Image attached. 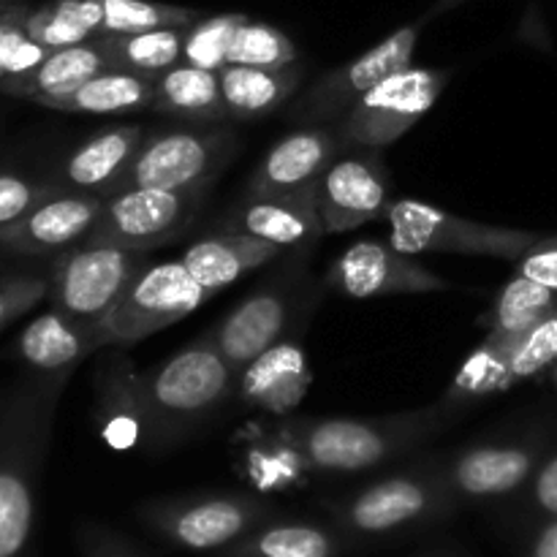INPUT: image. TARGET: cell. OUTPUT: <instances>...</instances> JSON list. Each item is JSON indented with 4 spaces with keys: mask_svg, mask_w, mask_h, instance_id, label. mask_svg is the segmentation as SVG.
<instances>
[{
    "mask_svg": "<svg viewBox=\"0 0 557 557\" xmlns=\"http://www.w3.org/2000/svg\"><path fill=\"white\" fill-rule=\"evenodd\" d=\"M0 3H16V0H0Z\"/></svg>",
    "mask_w": 557,
    "mask_h": 557,
    "instance_id": "47",
    "label": "cell"
},
{
    "mask_svg": "<svg viewBox=\"0 0 557 557\" xmlns=\"http://www.w3.org/2000/svg\"><path fill=\"white\" fill-rule=\"evenodd\" d=\"M49 297V277L41 275H9L0 277V330L36 308Z\"/></svg>",
    "mask_w": 557,
    "mask_h": 557,
    "instance_id": "40",
    "label": "cell"
},
{
    "mask_svg": "<svg viewBox=\"0 0 557 557\" xmlns=\"http://www.w3.org/2000/svg\"><path fill=\"white\" fill-rule=\"evenodd\" d=\"M76 549L82 557H150L117 531L92 522L76 528Z\"/></svg>",
    "mask_w": 557,
    "mask_h": 557,
    "instance_id": "42",
    "label": "cell"
},
{
    "mask_svg": "<svg viewBox=\"0 0 557 557\" xmlns=\"http://www.w3.org/2000/svg\"><path fill=\"white\" fill-rule=\"evenodd\" d=\"M101 210L103 196L60 190L3 228L0 248L20 256H60L87 243Z\"/></svg>",
    "mask_w": 557,
    "mask_h": 557,
    "instance_id": "18",
    "label": "cell"
},
{
    "mask_svg": "<svg viewBox=\"0 0 557 557\" xmlns=\"http://www.w3.org/2000/svg\"><path fill=\"white\" fill-rule=\"evenodd\" d=\"M248 14H212L201 16L185 30L183 63L199 65L207 71H221L228 63V49Z\"/></svg>",
    "mask_w": 557,
    "mask_h": 557,
    "instance_id": "37",
    "label": "cell"
},
{
    "mask_svg": "<svg viewBox=\"0 0 557 557\" xmlns=\"http://www.w3.org/2000/svg\"><path fill=\"white\" fill-rule=\"evenodd\" d=\"M207 190L131 188L103 196V210L87 243L150 250L174 243L199 215Z\"/></svg>",
    "mask_w": 557,
    "mask_h": 557,
    "instance_id": "14",
    "label": "cell"
},
{
    "mask_svg": "<svg viewBox=\"0 0 557 557\" xmlns=\"http://www.w3.org/2000/svg\"><path fill=\"white\" fill-rule=\"evenodd\" d=\"M354 547L337 525L270 517L232 547L210 557H343Z\"/></svg>",
    "mask_w": 557,
    "mask_h": 557,
    "instance_id": "23",
    "label": "cell"
},
{
    "mask_svg": "<svg viewBox=\"0 0 557 557\" xmlns=\"http://www.w3.org/2000/svg\"><path fill=\"white\" fill-rule=\"evenodd\" d=\"M98 417H101L103 438L114 449H128L145 435V419H141L139 392H136V373L120 368L117 375H107V384L98 386Z\"/></svg>",
    "mask_w": 557,
    "mask_h": 557,
    "instance_id": "33",
    "label": "cell"
},
{
    "mask_svg": "<svg viewBox=\"0 0 557 557\" xmlns=\"http://www.w3.org/2000/svg\"><path fill=\"white\" fill-rule=\"evenodd\" d=\"M544 457H547L544 433H528L476 441L430 460L446 493L460 509L473 504H495L522 493Z\"/></svg>",
    "mask_w": 557,
    "mask_h": 557,
    "instance_id": "9",
    "label": "cell"
},
{
    "mask_svg": "<svg viewBox=\"0 0 557 557\" xmlns=\"http://www.w3.org/2000/svg\"><path fill=\"white\" fill-rule=\"evenodd\" d=\"M152 112L166 114L177 123H232L223 101L218 71L199 69L180 60L172 69L156 74V101Z\"/></svg>",
    "mask_w": 557,
    "mask_h": 557,
    "instance_id": "25",
    "label": "cell"
},
{
    "mask_svg": "<svg viewBox=\"0 0 557 557\" xmlns=\"http://www.w3.org/2000/svg\"><path fill=\"white\" fill-rule=\"evenodd\" d=\"M428 557H446V555H428Z\"/></svg>",
    "mask_w": 557,
    "mask_h": 557,
    "instance_id": "48",
    "label": "cell"
},
{
    "mask_svg": "<svg viewBox=\"0 0 557 557\" xmlns=\"http://www.w3.org/2000/svg\"><path fill=\"white\" fill-rule=\"evenodd\" d=\"M188 27H158V30L96 36L107 52L112 69L156 76L183 60V44Z\"/></svg>",
    "mask_w": 557,
    "mask_h": 557,
    "instance_id": "31",
    "label": "cell"
},
{
    "mask_svg": "<svg viewBox=\"0 0 557 557\" xmlns=\"http://www.w3.org/2000/svg\"><path fill=\"white\" fill-rule=\"evenodd\" d=\"M392 205V180L381 150L346 147L315 183V210L324 234H346L379 221Z\"/></svg>",
    "mask_w": 557,
    "mask_h": 557,
    "instance_id": "15",
    "label": "cell"
},
{
    "mask_svg": "<svg viewBox=\"0 0 557 557\" xmlns=\"http://www.w3.org/2000/svg\"><path fill=\"white\" fill-rule=\"evenodd\" d=\"M223 101L232 123L267 117L294 98L302 85V63L286 69H256V65H223Z\"/></svg>",
    "mask_w": 557,
    "mask_h": 557,
    "instance_id": "27",
    "label": "cell"
},
{
    "mask_svg": "<svg viewBox=\"0 0 557 557\" xmlns=\"http://www.w3.org/2000/svg\"><path fill=\"white\" fill-rule=\"evenodd\" d=\"M212 294L183 261H147L128 283L120 302L101 324V346L128 348L177 324L199 310Z\"/></svg>",
    "mask_w": 557,
    "mask_h": 557,
    "instance_id": "11",
    "label": "cell"
},
{
    "mask_svg": "<svg viewBox=\"0 0 557 557\" xmlns=\"http://www.w3.org/2000/svg\"><path fill=\"white\" fill-rule=\"evenodd\" d=\"M98 9H101L98 36L158 30V27H188L205 16L199 9L156 3V0H98Z\"/></svg>",
    "mask_w": 557,
    "mask_h": 557,
    "instance_id": "34",
    "label": "cell"
},
{
    "mask_svg": "<svg viewBox=\"0 0 557 557\" xmlns=\"http://www.w3.org/2000/svg\"><path fill=\"white\" fill-rule=\"evenodd\" d=\"M557 310V294L544 288L542 283L531 281V277L511 275L509 281L500 286L495 294V302L487 313L479 319V326L487 330V335L500 337H517L549 313Z\"/></svg>",
    "mask_w": 557,
    "mask_h": 557,
    "instance_id": "30",
    "label": "cell"
},
{
    "mask_svg": "<svg viewBox=\"0 0 557 557\" xmlns=\"http://www.w3.org/2000/svg\"><path fill=\"white\" fill-rule=\"evenodd\" d=\"M428 22V16H422V20L397 27L395 33L381 38L375 47H370L359 58L319 76L297 98V103H292L288 120L294 125H335L370 87H375L395 71L411 65L419 36H422V27Z\"/></svg>",
    "mask_w": 557,
    "mask_h": 557,
    "instance_id": "13",
    "label": "cell"
},
{
    "mask_svg": "<svg viewBox=\"0 0 557 557\" xmlns=\"http://www.w3.org/2000/svg\"><path fill=\"white\" fill-rule=\"evenodd\" d=\"M112 69L107 52H103L101 41L90 38V41L74 44V47H63L49 52L30 74H25L22 79L9 82L3 87V96L25 98V101L38 103L44 107L52 98L65 96V92L76 90L79 85H85L87 79L98 76L101 71Z\"/></svg>",
    "mask_w": 557,
    "mask_h": 557,
    "instance_id": "26",
    "label": "cell"
},
{
    "mask_svg": "<svg viewBox=\"0 0 557 557\" xmlns=\"http://www.w3.org/2000/svg\"><path fill=\"white\" fill-rule=\"evenodd\" d=\"M455 422L444 406L375 419H288L277 428L308 473L351 476L406 457Z\"/></svg>",
    "mask_w": 557,
    "mask_h": 557,
    "instance_id": "2",
    "label": "cell"
},
{
    "mask_svg": "<svg viewBox=\"0 0 557 557\" xmlns=\"http://www.w3.org/2000/svg\"><path fill=\"white\" fill-rule=\"evenodd\" d=\"M549 381H553V386L557 389V362L549 368Z\"/></svg>",
    "mask_w": 557,
    "mask_h": 557,
    "instance_id": "46",
    "label": "cell"
},
{
    "mask_svg": "<svg viewBox=\"0 0 557 557\" xmlns=\"http://www.w3.org/2000/svg\"><path fill=\"white\" fill-rule=\"evenodd\" d=\"M525 557H557V520L544 522L539 528Z\"/></svg>",
    "mask_w": 557,
    "mask_h": 557,
    "instance_id": "44",
    "label": "cell"
},
{
    "mask_svg": "<svg viewBox=\"0 0 557 557\" xmlns=\"http://www.w3.org/2000/svg\"><path fill=\"white\" fill-rule=\"evenodd\" d=\"M145 136V125H112L107 131H98L90 139L76 145L49 172V177L60 190L107 196Z\"/></svg>",
    "mask_w": 557,
    "mask_h": 557,
    "instance_id": "20",
    "label": "cell"
},
{
    "mask_svg": "<svg viewBox=\"0 0 557 557\" xmlns=\"http://www.w3.org/2000/svg\"><path fill=\"white\" fill-rule=\"evenodd\" d=\"M228 63L256 65V69H286V65L299 63V49L277 27L248 20L234 36L232 49H228Z\"/></svg>",
    "mask_w": 557,
    "mask_h": 557,
    "instance_id": "36",
    "label": "cell"
},
{
    "mask_svg": "<svg viewBox=\"0 0 557 557\" xmlns=\"http://www.w3.org/2000/svg\"><path fill=\"white\" fill-rule=\"evenodd\" d=\"M52 194H60V188L49 174L27 177V174L0 172V232L25 218L33 207H38Z\"/></svg>",
    "mask_w": 557,
    "mask_h": 557,
    "instance_id": "39",
    "label": "cell"
},
{
    "mask_svg": "<svg viewBox=\"0 0 557 557\" xmlns=\"http://www.w3.org/2000/svg\"><path fill=\"white\" fill-rule=\"evenodd\" d=\"M283 250L277 245L264 243V239L248 237L239 232H223L207 234V237L196 239L194 245L183 250L180 261L188 267L190 275L201 283L210 294H218L221 288L232 286L237 277L248 275V272L259 270V267L270 264Z\"/></svg>",
    "mask_w": 557,
    "mask_h": 557,
    "instance_id": "24",
    "label": "cell"
},
{
    "mask_svg": "<svg viewBox=\"0 0 557 557\" xmlns=\"http://www.w3.org/2000/svg\"><path fill=\"white\" fill-rule=\"evenodd\" d=\"M305 326L277 341L239 373L237 386L245 403L264 411H292L308 392V359L299 343Z\"/></svg>",
    "mask_w": 557,
    "mask_h": 557,
    "instance_id": "21",
    "label": "cell"
},
{
    "mask_svg": "<svg viewBox=\"0 0 557 557\" xmlns=\"http://www.w3.org/2000/svg\"><path fill=\"white\" fill-rule=\"evenodd\" d=\"M33 5L22 3H0V90L9 82L22 79L30 74L38 63L49 54L41 44L27 36V14Z\"/></svg>",
    "mask_w": 557,
    "mask_h": 557,
    "instance_id": "35",
    "label": "cell"
},
{
    "mask_svg": "<svg viewBox=\"0 0 557 557\" xmlns=\"http://www.w3.org/2000/svg\"><path fill=\"white\" fill-rule=\"evenodd\" d=\"M346 150L335 125H299L261 156L245 183V194H299L313 190L335 156Z\"/></svg>",
    "mask_w": 557,
    "mask_h": 557,
    "instance_id": "17",
    "label": "cell"
},
{
    "mask_svg": "<svg viewBox=\"0 0 557 557\" xmlns=\"http://www.w3.org/2000/svg\"><path fill=\"white\" fill-rule=\"evenodd\" d=\"M237 379V370L207 335L136 373L147 451L172 449L188 438L234 395Z\"/></svg>",
    "mask_w": 557,
    "mask_h": 557,
    "instance_id": "3",
    "label": "cell"
},
{
    "mask_svg": "<svg viewBox=\"0 0 557 557\" xmlns=\"http://www.w3.org/2000/svg\"><path fill=\"white\" fill-rule=\"evenodd\" d=\"M319 302V286L310 281L302 259H294L272 281L256 288L237 308L228 310L210 332H205L237 375L256 357L308 324Z\"/></svg>",
    "mask_w": 557,
    "mask_h": 557,
    "instance_id": "6",
    "label": "cell"
},
{
    "mask_svg": "<svg viewBox=\"0 0 557 557\" xmlns=\"http://www.w3.org/2000/svg\"><path fill=\"white\" fill-rule=\"evenodd\" d=\"M152 101H156V76L109 69L76 90L47 101L44 109L71 114H125L152 109Z\"/></svg>",
    "mask_w": 557,
    "mask_h": 557,
    "instance_id": "28",
    "label": "cell"
},
{
    "mask_svg": "<svg viewBox=\"0 0 557 557\" xmlns=\"http://www.w3.org/2000/svg\"><path fill=\"white\" fill-rule=\"evenodd\" d=\"M237 150V131L228 123H183L177 128L147 131L107 196L131 188L210 190Z\"/></svg>",
    "mask_w": 557,
    "mask_h": 557,
    "instance_id": "5",
    "label": "cell"
},
{
    "mask_svg": "<svg viewBox=\"0 0 557 557\" xmlns=\"http://www.w3.org/2000/svg\"><path fill=\"white\" fill-rule=\"evenodd\" d=\"M449 79V69H424L413 63L389 74L335 123L343 145L368 150L395 145L438 103Z\"/></svg>",
    "mask_w": 557,
    "mask_h": 557,
    "instance_id": "12",
    "label": "cell"
},
{
    "mask_svg": "<svg viewBox=\"0 0 557 557\" xmlns=\"http://www.w3.org/2000/svg\"><path fill=\"white\" fill-rule=\"evenodd\" d=\"M525 495L528 511H531V517L542 520V525L557 520V451L553 455L547 451V457L539 462L536 473L525 484Z\"/></svg>",
    "mask_w": 557,
    "mask_h": 557,
    "instance_id": "41",
    "label": "cell"
},
{
    "mask_svg": "<svg viewBox=\"0 0 557 557\" xmlns=\"http://www.w3.org/2000/svg\"><path fill=\"white\" fill-rule=\"evenodd\" d=\"M96 348H103L96 330L54 308L36 315L16 341L22 362L36 375H71Z\"/></svg>",
    "mask_w": 557,
    "mask_h": 557,
    "instance_id": "22",
    "label": "cell"
},
{
    "mask_svg": "<svg viewBox=\"0 0 557 557\" xmlns=\"http://www.w3.org/2000/svg\"><path fill=\"white\" fill-rule=\"evenodd\" d=\"M226 228L264 239L281 250H308L326 237L315 210V188L299 194H243L226 215Z\"/></svg>",
    "mask_w": 557,
    "mask_h": 557,
    "instance_id": "19",
    "label": "cell"
},
{
    "mask_svg": "<svg viewBox=\"0 0 557 557\" xmlns=\"http://www.w3.org/2000/svg\"><path fill=\"white\" fill-rule=\"evenodd\" d=\"M69 375H38L0 400V557H33L38 484Z\"/></svg>",
    "mask_w": 557,
    "mask_h": 557,
    "instance_id": "1",
    "label": "cell"
},
{
    "mask_svg": "<svg viewBox=\"0 0 557 557\" xmlns=\"http://www.w3.org/2000/svg\"><path fill=\"white\" fill-rule=\"evenodd\" d=\"M27 36L44 49L74 47L98 36L96 0H47L27 14Z\"/></svg>",
    "mask_w": 557,
    "mask_h": 557,
    "instance_id": "32",
    "label": "cell"
},
{
    "mask_svg": "<svg viewBox=\"0 0 557 557\" xmlns=\"http://www.w3.org/2000/svg\"><path fill=\"white\" fill-rule=\"evenodd\" d=\"M384 221L392 228L389 243L408 256L455 253L517 261L531 245L544 237L542 232H528V228L468 221V218L451 215V212L424 205L419 199L392 201Z\"/></svg>",
    "mask_w": 557,
    "mask_h": 557,
    "instance_id": "8",
    "label": "cell"
},
{
    "mask_svg": "<svg viewBox=\"0 0 557 557\" xmlns=\"http://www.w3.org/2000/svg\"><path fill=\"white\" fill-rule=\"evenodd\" d=\"M557 362V310L515 337L509 357V384L549 373Z\"/></svg>",
    "mask_w": 557,
    "mask_h": 557,
    "instance_id": "38",
    "label": "cell"
},
{
    "mask_svg": "<svg viewBox=\"0 0 557 557\" xmlns=\"http://www.w3.org/2000/svg\"><path fill=\"white\" fill-rule=\"evenodd\" d=\"M136 517L172 547L210 557L275 517V509L259 495L194 493L147 500L136 509Z\"/></svg>",
    "mask_w": 557,
    "mask_h": 557,
    "instance_id": "7",
    "label": "cell"
},
{
    "mask_svg": "<svg viewBox=\"0 0 557 557\" xmlns=\"http://www.w3.org/2000/svg\"><path fill=\"white\" fill-rule=\"evenodd\" d=\"M517 275L531 277L557 294V234H544L517 259Z\"/></svg>",
    "mask_w": 557,
    "mask_h": 557,
    "instance_id": "43",
    "label": "cell"
},
{
    "mask_svg": "<svg viewBox=\"0 0 557 557\" xmlns=\"http://www.w3.org/2000/svg\"><path fill=\"white\" fill-rule=\"evenodd\" d=\"M326 283L348 299H379L389 294L449 292L451 283L419 264L392 243L359 239L326 270Z\"/></svg>",
    "mask_w": 557,
    "mask_h": 557,
    "instance_id": "16",
    "label": "cell"
},
{
    "mask_svg": "<svg viewBox=\"0 0 557 557\" xmlns=\"http://www.w3.org/2000/svg\"><path fill=\"white\" fill-rule=\"evenodd\" d=\"M147 261L150 259L145 250L90 243L76 245L54 259L49 275V308L98 332Z\"/></svg>",
    "mask_w": 557,
    "mask_h": 557,
    "instance_id": "10",
    "label": "cell"
},
{
    "mask_svg": "<svg viewBox=\"0 0 557 557\" xmlns=\"http://www.w3.org/2000/svg\"><path fill=\"white\" fill-rule=\"evenodd\" d=\"M455 509L457 504L430 457L326 504L332 525L341 528L354 544L419 531L446 520Z\"/></svg>",
    "mask_w": 557,
    "mask_h": 557,
    "instance_id": "4",
    "label": "cell"
},
{
    "mask_svg": "<svg viewBox=\"0 0 557 557\" xmlns=\"http://www.w3.org/2000/svg\"><path fill=\"white\" fill-rule=\"evenodd\" d=\"M460 3H466V0H438V3H435L424 16H428V20H435V16H441L444 11L455 9V5H460Z\"/></svg>",
    "mask_w": 557,
    "mask_h": 557,
    "instance_id": "45",
    "label": "cell"
},
{
    "mask_svg": "<svg viewBox=\"0 0 557 557\" xmlns=\"http://www.w3.org/2000/svg\"><path fill=\"white\" fill-rule=\"evenodd\" d=\"M515 337L487 335L482 346L462 362L457 375L451 379L449 389L441 397V406L457 417V411H466L473 403L495 395V392L509 389V357Z\"/></svg>",
    "mask_w": 557,
    "mask_h": 557,
    "instance_id": "29",
    "label": "cell"
}]
</instances>
